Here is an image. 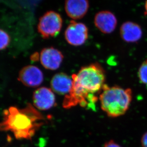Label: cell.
Here are the masks:
<instances>
[{
  "label": "cell",
  "instance_id": "9a60e30c",
  "mask_svg": "<svg viewBox=\"0 0 147 147\" xmlns=\"http://www.w3.org/2000/svg\"><path fill=\"white\" fill-rule=\"evenodd\" d=\"M103 147H122L114 141L111 140L105 143Z\"/></svg>",
  "mask_w": 147,
  "mask_h": 147
},
{
  "label": "cell",
  "instance_id": "30bf717a",
  "mask_svg": "<svg viewBox=\"0 0 147 147\" xmlns=\"http://www.w3.org/2000/svg\"><path fill=\"white\" fill-rule=\"evenodd\" d=\"M88 0H65V10L68 17L74 20L83 18L89 10Z\"/></svg>",
  "mask_w": 147,
  "mask_h": 147
},
{
  "label": "cell",
  "instance_id": "4fadbf2b",
  "mask_svg": "<svg viewBox=\"0 0 147 147\" xmlns=\"http://www.w3.org/2000/svg\"><path fill=\"white\" fill-rule=\"evenodd\" d=\"M11 42V37L7 32L0 28V51L5 49Z\"/></svg>",
  "mask_w": 147,
  "mask_h": 147
},
{
  "label": "cell",
  "instance_id": "52a82bcc",
  "mask_svg": "<svg viewBox=\"0 0 147 147\" xmlns=\"http://www.w3.org/2000/svg\"><path fill=\"white\" fill-rule=\"evenodd\" d=\"M42 71L36 66L28 65L24 67L19 73L18 80L25 86L36 88L44 81Z\"/></svg>",
  "mask_w": 147,
  "mask_h": 147
},
{
  "label": "cell",
  "instance_id": "7a4b0ae2",
  "mask_svg": "<svg viewBox=\"0 0 147 147\" xmlns=\"http://www.w3.org/2000/svg\"><path fill=\"white\" fill-rule=\"evenodd\" d=\"M44 116L34 105L28 103L20 109L11 106L3 112L0 131H10L17 140H31L45 124Z\"/></svg>",
  "mask_w": 147,
  "mask_h": 147
},
{
  "label": "cell",
  "instance_id": "7c38bea8",
  "mask_svg": "<svg viewBox=\"0 0 147 147\" xmlns=\"http://www.w3.org/2000/svg\"><path fill=\"white\" fill-rule=\"evenodd\" d=\"M50 85L53 92L59 95L66 96L72 88V78L64 73L57 74L51 79Z\"/></svg>",
  "mask_w": 147,
  "mask_h": 147
},
{
  "label": "cell",
  "instance_id": "8fae6325",
  "mask_svg": "<svg viewBox=\"0 0 147 147\" xmlns=\"http://www.w3.org/2000/svg\"><path fill=\"white\" fill-rule=\"evenodd\" d=\"M119 31L122 39L129 43H133L139 41L143 34L141 26L133 22L127 21L123 23Z\"/></svg>",
  "mask_w": 147,
  "mask_h": 147
},
{
  "label": "cell",
  "instance_id": "5b68a950",
  "mask_svg": "<svg viewBox=\"0 0 147 147\" xmlns=\"http://www.w3.org/2000/svg\"><path fill=\"white\" fill-rule=\"evenodd\" d=\"M88 37V29L84 23L72 20L65 31V38L70 45L78 47L83 45Z\"/></svg>",
  "mask_w": 147,
  "mask_h": 147
},
{
  "label": "cell",
  "instance_id": "ba28073f",
  "mask_svg": "<svg viewBox=\"0 0 147 147\" xmlns=\"http://www.w3.org/2000/svg\"><path fill=\"white\" fill-rule=\"evenodd\" d=\"M39 59L41 64L45 69L55 70L60 67L64 59V55L59 50L49 47L41 50Z\"/></svg>",
  "mask_w": 147,
  "mask_h": 147
},
{
  "label": "cell",
  "instance_id": "5bb4252c",
  "mask_svg": "<svg viewBox=\"0 0 147 147\" xmlns=\"http://www.w3.org/2000/svg\"><path fill=\"white\" fill-rule=\"evenodd\" d=\"M138 77L142 84L147 86V59L144 61L140 67Z\"/></svg>",
  "mask_w": 147,
  "mask_h": 147
},
{
  "label": "cell",
  "instance_id": "277c9868",
  "mask_svg": "<svg viewBox=\"0 0 147 147\" xmlns=\"http://www.w3.org/2000/svg\"><path fill=\"white\" fill-rule=\"evenodd\" d=\"M63 19L61 15L54 11H49L39 19L37 30L44 39L55 37L59 34L62 28Z\"/></svg>",
  "mask_w": 147,
  "mask_h": 147
},
{
  "label": "cell",
  "instance_id": "6da1fadb",
  "mask_svg": "<svg viewBox=\"0 0 147 147\" xmlns=\"http://www.w3.org/2000/svg\"><path fill=\"white\" fill-rule=\"evenodd\" d=\"M72 88L65 96L63 106L70 109L79 105L83 108L95 109L98 100L96 94L100 93L105 86V70L98 63L82 67L78 72L72 76Z\"/></svg>",
  "mask_w": 147,
  "mask_h": 147
},
{
  "label": "cell",
  "instance_id": "e0dca14e",
  "mask_svg": "<svg viewBox=\"0 0 147 147\" xmlns=\"http://www.w3.org/2000/svg\"><path fill=\"white\" fill-rule=\"evenodd\" d=\"M145 13L147 16V0H146L145 3Z\"/></svg>",
  "mask_w": 147,
  "mask_h": 147
},
{
  "label": "cell",
  "instance_id": "3957f363",
  "mask_svg": "<svg viewBox=\"0 0 147 147\" xmlns=\"http://www.w3.org/2000/svg\"><path fill=\"white\" fill-rule=\"evenodd\" d=\"M132 98L130 88L118 86H104L99 96L101 108L109 117H117L124 115L129 109Z\"/></svg>",
  "mask_w": 147,
  "mask_h": 147
},
{
  "label": "cell",
  "instance_id": "9c48e42d",
  "mask_svg": "<svg viewBox=\"0 0 147 147\" xmlns=\"http://www.w3.org/2000/svg\"><path fill=\"white\" fill-rule=\"evenodd\" d=\"M96 27L105 34H109L114 31L117 20L116 16L109 11H102L95 15L94 20Z\"/></svg>",
  "mask_w": 147,
  "mask_h": 147
},
{
  "label": "cell",
  "instance_id": "8992f818",
  "mask_svg": "<svg viewBox=\"0 0 147 147\" xmlns=\"http://www.w3.org/2000/svg\"><path fill=\"white\" fill-rule=\"evenodd\" d=\"M33 102L34 106L38 110H49L56 105L55 95L51 88L41 87L34 92Z\"/></svg>",
  "mask_w": 147,
  "mask_h": 147
},
{
  "label": "cell",
  "instance_id": "2e32d148",
  "mask_svg": "<svg viewBox=\"0 0 147 147\" xmlns=\"http://www.w3.org/2000/svg\"><path fill=\"white\" fill-rule=\"evenodd\" d=\"M142 147H147V132L143 135L141 139Z\"/></svg>",
  "mask_w": 147,
  "mask_h": 147
}]
</instances>
